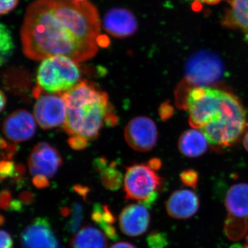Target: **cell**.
<instances>
[{"label":"cell","mask_w":248,"mask_h":248,"mask_svg":"<svg viewBox=\"0 0 248 248\" xmlns=\"http://www.w3.org/2000/svg\"><path fill=\"white\" fill-rule=\"evenodd\" d=\"M103 27L112 37L125 39L135 35L138 29V23L131 11L117 7L109 10L105 14Z\"/></svg>","instance_id":"cell-12"},{"label":"cell","mask_w":248,"mask_h":248,"mask_svg":"<svg viewBox=\"0 0 248 248\" xmlns=\"http://www.w3.org/2000/svg\"><path fill=\"white\" fill-rule=\"evenodd\" d=\"M68 143L72 149L81 151V150H84L87 148L88 145H89V140L83 137L73 135L68 139Z\"/></svg>","instance_id":"cell-27"},{"label":"cell","mask_w":248,"mask_h":248,"mask_svg":"<svg viewBox=\"0 0 248 248\" xmlns=\"http://www.w3.org/2000/svg\"><path fill=\"white\" fill-rule=\"evenodd\" d=\"M174 114V108L169 102H165L160 105L159 115L161 120L167 121L171 118Z\"/></svg>","instance_id":"cell-29"},{"label":"cell","mask_w":248,"mask_h":248,"mask_svg":"<svg viewBox=\"0 0 248 248\" xmlns=\"http://www.w3.org/2000/svg\"><path fill=\"white\" fill-rule=\"evenodd\" d=\"M124 138L128 146L135 151H151L157 141L156 124L149 117H135L125 126Z\"/></svg>","instance_id":"cell-9"},{"label":"cell","mask_w":248,"mask_h":248,"mask_svg":"<svg viewBox=\"0 0 248 248\" xmlns=\"http://www.w3.org/2000/svg\"><path fill=\"white\" fill-rule=\"evenodd\" d=\"M14 49L12 33L5 24L0 22V66L9 61L14 55Z\"/></svg>","instance_id":"cell-21"},{"label":"cell","mask_w":248,"mask_h":248,"mask_svg":"<svg viewBox=\"0 0 248 248\" xmlns=\"http://www.w3.org/2000/svg\"><path fill=\"white\" fill-rule=\"evenodd\" d=\"M200 208V200L193 191L178 190L172 192L166 202V211L176 219H187L193 217Z\"/></svg>","instance_id":"cell-15"},{"label":"cell","mask_w":248,"mask_h":248,"mask_svg":"<svg viewBox=\"0 0 248 248\" xmlns=\"http://www.w3.org/2000/svg\"><path fill=\"white\" fill-rule=\"evenodd\" d=\"M21 242L23 248H60L50 222L43 217L35 218L24 230Z\"/></svg>","instance_id":"cell-11"},{"label":"cell","mask_w":248,"mask_h":248,"mask_svg":"<svg viewBox=\"0 0 248 248\" xmlns=\"http://www.w3.org/2000/svg\"><path fill=\"white\" fill-rule=\"evenodd\" d=\"M6 104V97L4 93L0 89V112H2Z\"/></svg>","instance_id":"cell-38"},{"label":"cell","mask_w":248,"mask_h":248,"mask_svg":"<svg viewBox=\"0 0 248 248\" xmlns=\"http://www.w3.org/2000/svg\"><path fill=\"white\" fill-rule=\"evenodd\" d=\"M5 223V218L3 215H0V226H2Z\"/></svg>","instance_id":"cell-42"},{"label":"cell","mask_w":248,"mask_h":248,"mask_svg":"<svg viewBox=\"0 0 248 248\" xmlns=\"http://www.w3.org/2000/svg\"><path fill=\"white\" fill-rule=\"evenodd\" d=\"M225 204L228 217L225 231L230 239L237 241L244 237L248 230V184H234L226 194Z\"/></svg>","instance_id":"cell-7"},{"label":"cell","mask_w":248,"mask_h":248,"mask_svg":"<svg viewBox=\"0 0 248 248\" xmlns=\"http://www.w3.org/2000/svg\"><path fill=\"white\" fill-rule=\"evenodd\" d=\"M35 197H34L33 193L28 190L23 191L19 196V200L23 205H29V204L32 203Z\"/></svg>","instance_id":"cell-33"},{"label":"cell","mask_w":248,"mask_h":248,"mask_svg":"<svg viewBox=\"0 0 248 248\" xmlns=\"http://www.w3.org/2000/svg\"><path fill=\"white\" fill-rule=\"evenodd\" d=\"M107 236L91 225L83 227L75 235L71 248H107Z\"/></svg>","instance_id":"cell-18"},{"label":"cell","mask_w":248,"mask_h":248,"mask_svg":"<svg viewBox=\"0 0 248 248\" xmlns=\"http://www.w3.org/2000/svg\"><path fill=\"white\" fill-rule=\"evenodd\" d=\"M94 168L100 174L101 182L104 187L109 190H118L123 182L122 173L117 169L116 162L108 165L105 158H99L94 161Z\"/></svg>","instance_id":"cell-19"},{"label":"cell","mask_w":248,"mask_h":248,"mask_svg":"<svg viewBox=\"0 0 248 248\" xmlns=\"http://www.w3.org/2000/svg\"><path fill=\"white\" fill-rule=\"evenodd\" d=\"M32 184L39 189L46 188L50 186L48 178L45 176L37 175L32 178Z\"/></svg>","instance_id":"cell-32"},{"label":"cell","mask_w":248,"mask_h":248,"mask_svg":"<svg viewBox=\"0 0 248 248\" xmlns=\"http://www.w3.org/2000/svg\"><path fill=\"white\" fill-rule=\"evenodd\" d=\"M74 190H76L78 195L82 197L84 200L87 199V196L89 195V188L87 187H84L82 186H76L74 187Z\"/></svg>","instance_id":"cell-35"},{"label":"cell","mask_w":248,"mask_h":248,"mask_svg":"<svg viewBox=\"0 0 248 248\" xmlns=\"http://www.w3.org/2000/svg\"><path fill=\"white\" fill-rule=\"evenodd\" d=\"M162 179L148 164H135L125 168L124 178L125 198L151 207L162 187Z\"/></svg>","instance_id":"cell-5"},{"label":"cell","mask_w":248,"mask_h":248,"mask_svg":"<svg viewBox=\"0 0 248 248\" xmlns=\"http://www.w3.org/2000/svg\"><path fill=\"white\" fill-rule=\"evenodd\" d=\"M19 0H0V15L9 14L17 6Z\"/></svg>","instance_id":"cell-30"},{"label":"cell","mask_w":248,"mask_h":248,"mask_svg":"<svg viewBox=\"0 0 248 248\" xmlns=\"http://www.w3.org/2000/svg\"><path fill=\"white\" fill-rule=\"evenodd\" d=\"M223 74L221 58L213 52L200 50L187 59L184 80L192 87H212L221 81Z\"/></svg>","instance_id":"cell-6"},{"label":"cell","mask_w":248,"mask_h":248,"mask_svg":"<svg viewBox=\"0 0 248 248\" xmlns=\"http://www.w3.org/2000/svg\"><path fill=\"white\" fill-rule=\"evenodd\" d=\"M8 146V143L4 138L0 137V151H4Z\"/></svg>","instance_id":"cell-39"},{"label":"cell","mask_w":248,"mask_h":248,"mask_svg":"<svg viewBox=\"0 0 248 248\" xmlns=\"http://www.w3.org/2000/svg\"><path fill=\"white\" fill-rule=\"evenodd\" d=\"M66 110V102L62 94H42L34 107V115L41 128L48 130L63 125Z\"/></svg>","instance_id":"cell-8"},{"label":"cell","mask_w":248,"mask_h":248,"mask_svg":"<svg viewBox=\"0 0 248 248\" xmlns=\"http://www.w3.org/2000/svg\"><path fill=\"white\" fill-rule=\"evenodd\" d=\"M243 248H248V236H247V238H246V244H245L244 246H243Z\"/></svg>","instance_id":"cell-43"},{"label":"cell","mask_w":248,"mask_h":248,"mask_svg":"<svg viewBox=\"0 0 248 248\" xmlns=\"http://www.w3.org/2000/svg\"><path fill=\"white\" fill-rule=\"evenodd\" d=\"M243 143H244L245 149L248 152V131L247 132V133L245 135L244 142H243Z\"/></svg>","instance_id":"cell-41"},{"label":"cell","mask_w":248,"mask_h":248,"mask_svg":"<svg viewBox=\"0 0 248 248\" xmlns=\"http://www.w3.org/2000/svg\"><path fill=\"white\" fill-rule=\"evenodd\" d=\"M151 215L143 204H131L122 210L119 218L120 228L127 236L136 237L144 234L149 227Z\"/></svg>","instance_id":"cell-14"},{"label":"cell","mask_w":248,"mask_h":248,"mask_svg":"<svg viewBox=\"0 0 248 248\" xmlns=\"http://www.w3.org/2000/svg\"><path fill=\"white\" fill-rule=\"evenodd\" d=\"M110 248H137L134 245L128 242H119L112 245Z\"/></svg>","instance_id":"cell-37"},{"label":"cell","mask_w":248,"mask_h":248,"mask_svg":"<svg viewBox=\"0 0 248 248\" xmlns=\"http://www.w3.org/2000/svg\"><path fill=\"white\" fill-rule=\"evenodd\" d=\"M200 1H203L205 4L214 6V5L218 4V3L221 2L222 0H200Z\"/></svg>","instance_id":"cell-40"},{"label":"cell","mask_w":248,"mask_h":248,"mask_svg":"<svg viewBox=\"0 0 248 248\" xmlns=\"http://www.w3.org/2000/svg\"><path fill=\"white\" fill-rule=\"evenodd\" d=\"M2 130L11 141L16 143L28 141L35 135V119L27 110L14 111L5 119Z\"/></svg>","instance_id":"cell-13"},{"label":"cell","mask_w":248,"mask_h":248,"mask_svg":"<svg viewBox=\"0 0 248 248\" xmlns=\"http://www.w3.org/2000/svg\"><path fill=\"white\" fill-rule=\"evenodd\" d=\"M91 217L93 221L97 223L103 231L107 227L112 226L116 221L115 217L109 207L99 203L95 204L93 207Z\"/></svg>","instance_id":"cell-23"},{"label":"cell","mask_w":248,"mask_h":248,"mask_svg":"<svg viewBox=\"0 0 248 248\" xmlns=\"http://www.w3.org/2000/svg\"><path fill=\"white\" fill-rule=\"evenodd\" d=\"M148 165L155 171L159 170L161 169V166H162L161 160L157 159V158H153V159L150 160L148 161Z\"/></svg>","instance_id":"cell-36"},{"label":"cell","mask_w":248,"mask_h":248,"mask_svg":"<svg viewBox=\"0 0 248 248\" xmlns=\"http://www.w3.org/2000/svg\"><path fill=\"white\" fill-rule=\"evenodd\" d=\"M180 179L186 186L197 188L199 182V173L192 169L187 170L181 173Z\"/></svg>","instance_id":"cell-26"},{"label":"cell","mask_w":248,"mask_h":248,"mask_svg":"<svg viewBox=\"0 0 248 248\" xmlns=\"http://www.w3.org/2000/svg\"><path fill=\"white\" fill-rule=\"evenodd\" d=\"M101 27L97 7L89 1L35 0L21 29L23 53L35 61L53 56L87 61L99 50Z\"/></svg>","instance_id":"cell-1"},{"label":"cell","mask_w":248,"mask_h":248,"mask_svg":"<svg viewBox=\"0 0 248 248\" xmlns=\"http://www.w3.org/2000/svg\"><path fill=\"white\" fill-rule=\"evenodd\" d=\"M246 112L239 99L231 93L216 89L200 130L215 146H231L247 127Z\"/></svg>","instance_id":"cell-3"},{"label":"cell","mask_w":248,"mask_h":248,"mask_svg":"<svg viewBox=\"0 0 248 248\" xmlns=\"http://www.w3.org/2000/svg\"><path fill=\"white\" fill-rule=\"evenodd\" d=\"M74 1H87V0H74Z\"/></svg>","instance_id":"cell-44"},{"label":"cell","mask_w":248,"mask_h":248,"mask_svg":"<svg viewBox=\"0 0 248 248\" xmlns=\"http://www.w3.org/2000/svg\"><path fill=\"white\" fill-rule=\"evenodd\" d=\"M0 248H14V241L11 235L0 230Z\"/></svg>","instance_id":"cell-31"},{"label":"cell","mask_w":248,"mask_h":248,"mask_svg":"<svg viewBox=\"0 0 248 248\" xmlns=\"http://www.w3.org/2000/svg\"><path fill=\"white\" fill-rule=\"evenodd\" d=\"M83 212L82 205L78 203H73L71 208L64 207L62 208V215L69 218L66 223V230L68 232L75 233L78 231L82 223Z\"/></svg>","instance_id":"cell-22"},{"label":"cell","mask_w":248,"mask_h":248,"mask_svg":"<svg viewBox=\"0 0 248 248\" xmlns=\"http://www.w3.org/2000/svg\"><path fill=\"white\" fill-rule=\"evenodd\" d=\"M78 63L64 56L45 59L37 70V86L50 94L67 92L81 81V71Z\"/></svg>","instance_id":"cell-4"},{"label":"cell","mask_w":248,"mask_h":248,"mask_svg":"<svg viewBox=\"0 0 248 248\" xmlns=\"http://www.w3.org/2000/svg\"><path fill=\"white\" fill-rule=\"evenodd\" d=\"M16 166V164L12 160H0V182L14 177Z\"/></svg>","instance_id":"cell-24"},{"label":"cell","mask_w":248,"mask_h":248,"mask_svg":"<svg viewBox=\"0 0 248 248\" xmlns=\"http://www.w3.org/2000/svg\"><path fill=\"white\" fill-rule=\"evenodd\" d=\"M227 1L231 7L225 13L222 24L225 27L241 31L248 43V0Z\"/></svg>","instance_id":"cell-16"},{"label":"cell","mask_w":248,"mask_h":248,"mask_svg":"<svg viewBox=\"0 0 248 248\" xmlns=\"http://www.w3.org/2000/svg\"><path fill=\"white\" fill-rule=\"evenodd\" d=\"M29 171L32 177H53L63 164L60 152L46 142L37 143L29 155Z\"/></svg>","instance_id":"cell-10"},{"label":"cell","mask_w":248,"mask_h":248,"mask_svg":"<svg viewBox=\"0 0 248 248\" xmlns=\"http://www.w3.org/2000/svg\"><path fill=\"white\" fill-rule=\"evenodd\" d=\"M118 117H117V116H116L115 114L112 113H112L109 114L105 120L106 125L108 127L115 126L117 123H118Z\"/></svg>","instance_id":"cell-34"},{"label":"cell","mask_w":248,"mask_h":248,"mask_svg":"<svg viewBox=\"0 0 248 248\" xmlns=\"http://www.w3.org/2000/svg\"><path fill=\"white\" fill-rule=\"evenodd\" d=\"M148 248H165L167 244V239L164 234L154 231L147 238Z\"/></svg>","instance_id":"cell-25"},{"label":"cell","mask_w":248,"mask_h":248,"mask_svg":"<svg viewBox=\"0 0 248 248\" xmlns=\"http://www.w3.org/2000/svg\"><path fill=\"white\" fill-rule=\"evenodd\" d=\"M5 89L14 94H21L29 88V77L22 70L10 69L3 76Z\"/></svg>","instance_id":"cell-20"},{"label":"cell","mask_w":248,"mask_h":248,"mask_svg":"<svg viewBox=\"0 0 248 248\" xmlns=\"http://www.w3.org/2000/svg\"><path fill=\"white\" fill-rule=\"evenodd\" d=\"M13 196L11 191L3 190L0 192V209L3 210H11L12 205Z\"/></svg>","instance_id":"cell-28"},{"label":"cell","mask_w":248,"mask_h":248,"mask_svg":"<svg viewBox=\"0 0 248 248\" xmlns=\"http://www.w3.org/2000/svg\"><path fill=\"white\" fill-rule=\"evenodd\" d=\"M208 140L202 130L190 129L181 135L178 141V148L184 156L199 157L208 151Z\"/></svg>","instance_id":"cell-17"},{"label":"cell","mask_w":248,"mask_h":248,"mask_svg":"<svg viewBox=\"0 0 248 248\" xmlns=\"http://www.w3.org/2000/svg\"><path fill=\"white\" fill-rule=\"evenodd\" d=\"M62 95L67 108L63 130L71 136L78 135L89 141L97 138L107 116L113 112L107 93L94 83L81 80Z\"/></svg>","instance_id":"cell-2"}]
</instances>
